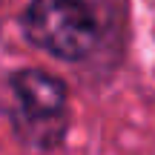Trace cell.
Listing matches in <instances>:
<instances>
[{
    "label": "cell",
    "mask_w": 155,
    "mask_h": 155,
    "mask_svg": "<svg viewBox=\"0 0 155 155\" xmlns=\"http://www.w3.org/2000/svg\"><path fill=\"white\" fill-rule=\"evenodd\" d=\"M9 118L20 144L32 150H55L69 129L63 81L40 69H23L9 78Z\"/></svg>",
    "instance_id": "cell-1"
},
{
    "label": "cell",
    "mask_w": 155,
    "mask_h": 155,
    "mask_svg": "<svg viewBox=\"0 0 155 155\" xmlns=\"http://www.w3.org/2000/svg\"><path fill=\"white\" fill-rule=\"evenodd\" d=\"M23 35L58 61H83L98 46L101 26L86 0H29Z\"/></svg>",
    "instance_id": "cell-2"
}]
</instances>
